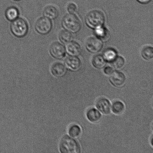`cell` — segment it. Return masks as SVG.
<instances>
[{
	"label": "cell",
	"mask_w": 153,
	"mask_h": 153,
	"mask_svg": "<svg viewBox=\"0 0 153 153\" xmlns=\"http://www.w3.org/2000/svg\"><path fill=\"white\" fill-rule=\"evenodd\" d=\"M59 149L62 153H79L81 152L79 143L74 139L67 135L64 136L61 139Z\"/></svg>",
	"instance_id": "cell-1"
},
{
	"label": "cell",
	"mask_w": 153,
	"mask_h": 153,
	"mask_svg": "<svg viewBox=\"0 0 153 153\" xmlns=\"http://www.w3.org/2000/svg\"><path fill=\"white\" fill-rule=\"evenodd\" d=\"M85 22L90 27L96 29L102 27L105 22L104 15L99 10H94L87 15Z\"/></svg>",
	"instance_id": "cell-2"
},
{
	"label": "cell",
	"mask_w": 153,
	"mask_h": 153,
	"mask_svg": "<svg viewBox=\"0 0 153 153\" xmlns=\"http://www.w3.org/2000/svg\"><path fill=\"white\" fill-rule=\"evenodd\" d=\"M62 25L64 28L71 33H76L80 30L82 24L80 20L74 13H69L64 16Z\"/></svg>",
	"instance_id": "cell-3"
},
{
	"label": "cell",
	"mask_w": 153,
	"mask_h": 153,
	"mask_svg": "<svg viewBox=\"0 0 153 153\" xmlns=\"http://www.w3.org/2000/svg\"><path fill=\"white\" fill-rule=\"evenodd\" d=\"M10 30L16 37H22L26 35L28 31V25L26 21L22 18H18L12 22Z\"/></svg>",
	"instance_id": "cell-4"
},
{
	"label": "cell",
	"mask_w": 153,
	"mask_h": 153,
	"mask_svg": "<svg viewBox=\"0 0 153 153\" xmlns=\"http://www.w3.org/2000/svg\"><path fill=\"white\" fill-rule=\"evenodd\" d=\"M52 23L50 19L46 17L39 18L35 24L36 30L41 34H46L50 32L52 28Z\"/></svg>",
	"instance_id": "cell-5"
},
{
	"label": "cell",
	"mask_w": 153,
	"mask_h": 153,
	"mask_svg": "<svg viewBox=\"0 0 153 153\" xmlns=\"http://www.w3.org/2000/svg\"><path fill=\"white\" fill-rule=\"evenodd\" d=\"M103 45L100 39L95 37H90L87 40L85 43L87 49L93 53L100 52L103 47Z\"/></svg>",
	"instance_id": "cell-6"
},
{
	"label": "cell",
	"mask_w": 153,
	"mask_h": 153,
	"mask_svg": "<svg viewBox=\"0 0 153 153\" xmlns=\"http://www.w3.org/2000/svg\"><path fill=\"white\" fill-rule=\"evenodd\" d=\"M51 55L58 59L63 58L65 55L66 50L64 46L61 43L56 42L52 43L50 48Z\"/></svg>",
	"instance_id": "cell-7"
},
{
	"label": "cell",
	"mask_w": 153,
	"mask_h": 153,
	"mask_svg": "<svg viewBox=\"0 0 153 153\" xmlns=\"http://www.w3.org/2000/svg\"><path fill=\"white\" fill-rule=\"evenodd\" d=\"M111 104L110 102L105 97L98 99L96 102L97 108L101 113L105 115L109 114L111 111Z\"/></svg>",
	"instance_id": "cell-8"
},
{
	"label": "cell",
	"mask_w": 153,
	"mask_h": 153,
	"mask_svg": "<svg viewBox=\"0 0 153 153\" xmlns=\"http://www.w3.org/2000/svg\"><path fill=\"white\" fill-rule=\"evenodd\" d=\"M110 82L115 86L121 87L125 83L126 77L121 72L115 71L110 75Z\"/></svg>",
	"instance_id": "cell-9"
},
{
	"label": "cell",
	"mask_w": 153,
	"mask_h": 153,
	"mask_svg": "<svg viewBox=\"0 0 153 153\" xmlns=\"http://www.w3.org/2000/svg\"><path fill=\"white\" fill-rule=\"evenodd\" d=\"M65 50L71 56H76L81 52V48L79 43L75 42L70 41L67 43Z\"/></svg>",
	"instance_id": "cell-10"
},
{
	"label": "cell",
	"mask_w": 153,
	"mask_h": 153,
	"mask_svg": "<svg viewBox=\"0 0 153 153\" xmlns=\"http://www.w3.org/2000/svg\"><path fill=\"white\" fill-rule=\"evenodd\" d=\"M65 63L67 67L73 70H79L81 65L80 59L76 56L68 57L66 59Z\"/></svg>",
	"instance_id": "cell-11"
},
{
	"label": "cell",
	"mask_w": 153,
	"mask_h": 153,
	"mask_svg": "<svg viewBox=\"0 0 153 153\" xmlns=\"http://www.w3.org/2000/svg\"><path fill=\"white\" fill-rule=\"evenodd\" d=\"M86 117L88 120L92 123L98 122L101 119V112L95 108H91L86 112Z\"/></svg>",
	"instance_id": "cell-12"
},
{
	"label": "cell",
	"mask_w": 153,
	"mask_h": 153,
	"mask_svg": "<svg viewBox=\"0 0 153 153\" xmlns=\"http://www.w3.org/2000/svg\"><path fill=\"white\" fill-rule=\"evenodd\" d=\"M51 72L54 76L57 77L62 76L66 72L65 66L62 63L55 62L52 66Z\"/></svg>",
	"instance_id": "cell-13"
},
{
	"label": "cell",
	"mask_w": 153,
	"mask_h": 153,
	"mask_svg": "<svg viewBox=\"0 0 153 153\" xmlns=\"http://www.w3.org/2000/svg\"><path fill=\"white\" fill-rule=\"evenodd\" d=\"M43 15L45 17L48 19H53L57 18L59 15V12L54 6L49 5L45 8L43 11Z\"/></svg>",
	"instance_id": "cell-14"
},
{
	"label": "cell",
	"mask_w": 153,
	"mask_h": 153,
	"mask_svg": "<svg viewBox=\"0 0 153 153\" xmlns=\"http://www.w3.org/2000/svg\"><path fill=\"white\" fill-rule=\"evenodd\" d=\"M125 105L123 102L117 100L114 102L111 105V111L116 115L122 114L125 110Z\"/></svg>",
	"instance_id": "cell-15"
},
{
	"label": "cell",
	"mask_w": 153,
	"mask_h": 153,
	"mask_svg": "<svg viewBox=\"0 0 153 153\" xmlns=\"http://www.w3.org/2000/svg\"><path fill=\"white\" fill-rule=\"evenodd\" d=\"M105 61L103 56L97 55L93 57L92 62L94 67L97 69H100L105 66Z\"/></svg>",
	"instance_id": "cell-16"
},
{
	"label": "cell",
	"mask_w": 153,
	"mask_h": 153,
	"mask_svg": "<svg viewBox=\"0 0 153 153\" xmlns=\"http://www.w3.org/2000/svg\"><path fill=\"white\" fill-rule=\"evenodd\" d=\"M68 134L72 137L78 138L82 134V130L81 127L76 124H73L70 126L68 130Z\"/></svg>",
	"instance_id": "cell-17"
},
{
	"label": "cell",
	"mask_w": 153,
	"mask_h": 153,
	"mask_svg": "<svg viewBox=\"0 0 153 153\" xmlns=\"http://www.w3.org/2000/svg\"><path fill=\"white\" fill-rule=\"evenodd\" d=\"M6 17L10 21H13L19 16V10L16 7H11L7 9L5 13Z\"/></svg>",
	"instance_id": "cell-18"
},
{
	"label": "cell",
	"mask_w": 153,
	"mask_h": 153,
	"mask_svg": "<svg viewBox=\"0 0 153 153\" xmlns=\"http://www.w3.org/2000/svg\"><path fill=\"white\" fill-rule=\"evenodd\" d=\"M103 56L105 61L111 62L117 56V52L114 49H108L105 51Z\"/></svg>",
	"instance_id": "cell-19"
},
{
	"label": "cell",
	"mask_w": 153,
	"mask_h": 153,
	"mask_svg": "<svg viewBox=\"0 0 153 153\" xmlns=\"http://www.w3.org/2000/svg\"><path fill=\"white\" fill-rule=\"evenodd\" d=\"M59 38L63 43H66L71 41L73 39V35L71 32L67 30H62L60 33Z\"/></svg>",
	"instance_id": "cell-20"
},
{
	"label": "cell",
	"mask_w": 153,
	"mask_h": 153,
	"mask_svg": "<svg viewBox=\"0 0 153 153\" xmlns=\"http://www.w3.org/2000/svg\"><path fill=\"white\" fill-rule=\"evenodd\" d=\"M142 55L144 59L150 60L153 57V48L152 46H147L144 48L142 51Z\"/></svg>",
	"instance_id": "cell-21"
},
{
	"label": "cell",
	"mask_w": 153,
	"mask_h": 153,
	"mask_svg": "<svg viewBox=\"0 0 153 153\" xmlns=\"http://www.w3.org/2000/svg\"><path fill=\"white\" fill-rule=\"evenodd\" d=\"M111 63L113 68L115 69H120L124 66L125 64V60L122 57L117 56Z\"/></svg>",
	"instance_id": "cell-22"
},
{
	"label": "cell",
	"mask_w": 153,
	"mask_h": 153,
	"mask_svg": "<svg viewBox=\"0 0 153 153\" xmlns=\"http://www.w3.org/2000/svg\"><path fill=\"white\" fill-rule=\"evenodd\" d=\"M95 33L97 36L102 39L105 40L108 38V31L103 27L96 28Z\"/></svg>",
	"instance_id": "cell-23"
},
{
	"label": "cell",
	"mask_w": 153,
	"mask_h": 153,
	"mask_svg": "<svg viewBox=\"0 0 153 153\" xmlns=\"http://www.w3.org/2000/svg\"><path fill=\"white\" fill-rule=\"evenodd\" d=\"M76 10H77L76 6L74 3H70V4H69L68 7H67V10L70 13H75L76 11Z\"/></svg>",
	"instance_id": "cell-24"
},
{
	"label": "cell",
	"mask_w": 153,
	"mask_h": 153,
	"mask_svg": "<svg viewBox=\"0 0 153 153\" xmlns=\"http://www.w3.org/2000/svg\"><path fill=\"white\" fill-rule=\"evenodd\" d=\"M114 70L112 67L107 66L105 67L104 69V72L107 75H111L113 73Z\"/></svg>",
	"instance_id": "cell-25"
},
{
	"label": "cell",
	"mask_w": 153,
	"mask_h": 153,
	"mask_svg": "<svg viewBox=\"0 0 153 153\" xmlns=\"http://www.w3.org/2000/svg\"><path fill=\"white\" fill-rule=\"evenodd\" d=\"M139 2L142 3V4H147L151 0H137Z\"/></svg>",
	"instance_id": "cell-26"
},
{
	"label": "cell",
	"mask_w": 153,
	"mask_h": 153,
	"mask_svg": "<svg viewBox=\"0 0 153 153\" xmlns=\"http://www.w3.org/2000/svg\"><path fill=\"white\" fill-rule=\"evenodd\" d=\"M15 1H19V0H15Z\"/></svg>",
	"instance_id": "cell-27"
}]
</instances>
